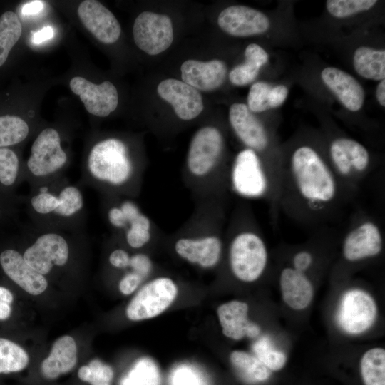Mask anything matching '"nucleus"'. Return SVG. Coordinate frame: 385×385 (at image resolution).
Masks as SVG:
<instances>
[{"label":"nucleus","instance_id":"35","mask_svg":"<svg viewBox=\"0 0 385 385\" xmlns=\"http://www.w3.org/2000/svg\"><path fill=\"white\" fill-rule=\"evenodd\" d=\"M253 354L271 371L281 370L287 363L286 354L272 344L270 337L264 335L258 338L252 345Z\"/></svg>","mask_w":385,"mask_h":385},{"label":"nucleus","instance_id":"7","mask_svg":"<svg viewBox=\"0 0 385 385\" xmlns=\"http://www.w3.org/2000/svg\"><path fill=\"white\" fill-rule=\"evenodd\" d=\"M229 247V264L232 273L240 281H257L268 262V251L262 237L251 229L235 232Z\"/></svg>","mask_w":385,"mask_h":385},{"label":"nucleus","instance_id":"13","mask_svg":"<svg viewBox=\"0 0 385 385\" xmlns=\"http://www.w3.org/2000/svg\"><path fill=\"white\" fill-rule=\"evenodd\" d=\"M69 85L71 90L79 96L87 111L93 115L108 116L118 106V91L110 81L95 84L85 78L76 76Z\"/></svg>","mask_w":385,"mask_h":385},{"label":"nucleus","instance_id":"33","mask_svg":"<svg viewBox=\"0 0 385 385\" xmlns=\"http://www.w3.org/2000/svg\"><path fill=\"white\" fill-rule=\"evenodd\" d=\"M28 123L16 115L0 116V148H11L22 143L29 135Z\"/></svg>","mask_w":385,"mask_h":385},{"label":"nucleus","instance_id":"31","mask_svg":"<svg viewBox=\"0 0 385 385\" xmlns=\"http://www.w3.org/2000/svg\"><path fill=\"white\" fill-rule=\"evenodd\" d=\"M22 26L18 16L8 11L0 16V66L6 61L8 56L19 41Z\"/></svg>","mask_w":385,"mask_h":385},{"label":"nucleus","instance_id":"3","mask_svg":"<svg viewBox=\"0 0 385 385\" xmlns=\"http://www.w3.org/2000/svg\"><path fill=\"white\" fill-rule=\"evenodd\" d=\"M138 178L128 145L119 138H108L89 150L80 183L118 196L133 193Z\"/></svg>","mask_w":385,"mask_h":385},{"label":"nucleus","instance_id":"6","mask_svg":"<svg viewBox=\"0 0 385 385\" xmlns=\"http://www.w3.org/2000/svg\"><path fill=\"white\" fill-rule=\"evenodd\" d=\"M103 202V213L108 226L114 233L122 235L133 249H140L152 237V224L133 200L110 196Z\"/></svg>","mask_w":385,"mask_h":385},{"label":"nucleus","instance_id":"16","mask_svg":"<svg viewBox=\"0 0 385 385\" xmlns=\"http://www.w3.org/2000/svg\"><path fill=\"white\" fill-rule=\"evenodd\" d=\"M77 12L83 26L101 42L111 44L119 38L121 28L118 21L101 2L85 0Z\"/></svg>","mask_w":385,"mask_h":385},{"label":"nucleus","instance_id":"28","mask_svg":"<svg viewBox=\"0 0 385 385\" xmlns=\"http://www.w3.org/2000/svg\"><path fill=\"white\" fill-rule=\"evenodd\" d=\"M353 63L356 71L362 77L375 81L384 79V50L359 47L354 53Z\"/></svg>","mask_w":385,"mask_h":385},{"label":"nucleus","instance_id":"48","mask_svg":"<svg viewBox=\"0 0 385 385\" xmlns=\"http://www.w3.org/2000/svg\"><path fill=\"white\" fill-rule=\"evenodd\" d=\"M378 102L383 107L385 106V81L384 79L378 84L376 91Z\"/></svg>","mask_w":385,"mask_h":385},{"label":"nucleus","instance_id":"15","mask_svg":"<svg viewBox=\"0 0 385 385\" xmlns=\"http://www.w3.org/2000/svg\"><path fill=\"white\" fill-rule=\"evenodd\" d=\"M157 91L173 106L178 117L183 120L195 118L204 108L200 92L183 81L174 78L163 80L158 84Z\"/></svg>","mask_w":385,"mask_h":385},{"label":"nucleus","instance_id":"21","mask_svg":"<svg viewBox=\"0 0 385 385\" xmlns=\"http://www.w3.org/2000/svg\"><path fill=\"white\" fill-rule=\"evenodd\" d=\"M180 71L183 82L197 91H211L223 83L227 67L220 60L201 61L190 59L182 63Z\"/></svg>","mask_w":385,"mask_h":385},{"label":"nucleus","instance_id":"47","mask_svg":"<svg viewBox=\"0 0 385 385\" xmlns=\"http://www.w3.org/2000/svg\"><path fill=\"white\" fill-rule=\"evenodd\" d=\"M44 7V2L40 0L31 1L24 5L21 14L24 16L36 15L41 12Z\"/></svg>","mask_w":385,"mask_h":385},{"label":"nucleus","instance_id":"1","mask_svg":"<svg viewBox=\"0 0 385 385\" xmlns=\"http://www.w3.org/2000/svg\"><path fill=\"white\" fill-rule=\"evenodd\" d=\"M299 210L319 216L334 207L341 195V183L319 154L302 145L292 153L287 174H282L280 190Z\"/></svg>","mask_w":385,"mask_h":385},{"label":"nucleus","instance_id":"42","mask_svg":"<svg viewBox=\"0 0 385 385\" xmlns=\"http://www.w3.org/2000/svg\"><path fill=\"white\" fill-rule=\"evenodd\" d=\"M144 279L133 271L125 273L119 282L118 287L125 295L132 294L139 287Z\"/></svg>","mask_w":385,"mask_h":385},{"label":"nucleus","instance_id":"5","mask_svg":"<svg viewBox=\"0 0 385 385\" xmlns=\"http://www.w3.org/2000/svg\"><path fill=\"white\" fill-rule=\"evenodd\" d=\"M230 183L234 192L247 199L274 195L280 190L279 183L268 173L257 153L249 148L240 151L235 157Z\"/></svg>","mask_w":385,"mask_h":385},{"label":"nucleus","instance_id":"27","mask_svg":"<svg viewBox=\"0 0 385 385\" xmlns=\"http://www.w3.org/2000/svg\"><path fill=\"white\" fill-rule=\"evenodd\" d=\"M230 361L238 376L248 384L265 382L271 376V371L259 359L245 351H232Z\"/></svg>","mask_w":385,"mask_h":385},{"label":"nucleus","instance_id":"29","mask_svg":"<svg viewBox=\"0 0 385 385\" xmlns=\"http://www.w3.org/2000/svg\"><path fill=\"white\" fill-rule=\"evenodd\" d=\"M359 369L364 385H385V349L374 347L366 351Z\"/></svg>","mask_w":385,"mask_h":385},{"label":"nucleus","instance_id":"49","mask_svg":"<svg viewBox=\"0 0 385 385\" xmlns=\"http://www.w3.org/2000/svg\"><path fill=\"white\" fill-rule=\"evenodd\" d=\"M11 313V308L10 304L0 299V320L8 319L10 317Z\"/></svg>","mask_w":385,"mask_h":385},{"label":"nucleus","instance_id":"41","mask_svg":"<svg viewBox=\"0 0 385 385\" xmlns=\"http://www.w3.org/2000/svg\"><path fill=\"white\" fill-rule=\"evenodd\" d=\"M129 267L145 279L153 269V263L147 255L137 253L130 256Z\"/></svg>","mask_w":385,"mask_h":385},{"label":"nucleus","instance_id":"45","mask_svg":"<svg viewBox=\"0 0 385 385\" xmlns=\"http://www.w3.org/2000/svg\"><path fill=\"white\" fill-rule=\"evenodd\" d=\"M288 94V89L284 85H278L272 88L270 98L272 108L281 106Z\"/></svg>","mask_w":385,"mask_h":385},{"label":"nucleus","instance_id":"11","mask_svg":"<svg viewBox=\"0 0 385 385\" xmlns=\"http://www.w3.org/2000/svg\"><path fill=\"white\" fill-rule=\"evenodd\" d=\"M133 34L136 46L149 55H158L168 49L174 38L170 17L150 11H143L136 17Z\"/></svg>","mask_w":385,"mask_h":385},{"label":"nucleus","instance_id":"10","mask_svg":"<svg viewBox=\"0 0 385 385\" xmlns=\"http://www.w3.org/2000/svg\"><path fill=\"white\" fill-rule=\"evenodd\" d=\"M224 146L220 131L212 126L199 129L192 136L187 155V168L197 179L211 175L219 163Z\"/></svg>","mask_w":385,"mask_h":385},{"label":"nucleus","instance_id":"24","mask_svg":"<svg viewBox=\"0 0 385 385\" xmlns=\"http://www.w3.org/2000/svg\"><path fill=\"white\" fill-rule=\"evenodd\" d=\"M77 363V346L73 337L64 335L53 344L49 356L41 365V373L46 379H55L71 371Z\"/></svg>","mask_w":385,"mask_h":385},{"label":"nucleus","instance_id":"44","mask_svg":"<svg viewBox=\"0 0 385 385\" xmlns=\"http://www.w3.org/2000/svg\"><path fill=\"white\" fill-rule=\"evenodd\" d=\"M130 256L123 248H116L111 251L108 256L109 263L117 269H126L130 266Z\"/></svg>","mask_w":385,"mask_h":385},{"label":"nucleus","instance_id":"32","mask_svg":"<svg viewBox=\"0 0 385 385\" xmlns=\"http://www.w3.org/2000/svg\"><path fill=\"white\" fill-rule=\"evenodd\" d=\"M335 140L344 153L354 180L359 179L365 175L370 164L368 150L361 143L351 138H339Z\"/></svg>","mask_w":385,"mask_h":385},{"label":"nucleus","instance_id":"22","mask_svg":"<svg viewBox=\"0 0 385 385\" xmlns=\"http://www.w3.org/2000/svg\"><path fill=\"white\" fill-rule=\"evenodd\" d=\"M321 78L347 109L351 111L361 109L364 101V91L352 76L339 68L327 67L322 71Z\"/></svg>","mask_w":385,"mask_h":385},{"label":"nucleus","instance_id":"18","mask_svg":"<svg viewBox=\"0 0 385 385\" xmlns=\"http://www.w3.org/2000/svg\"><path fill=\"white\" fill-rule=\"evenodd\" d=\"M175 252L190 263L203 268L215 266L222 252V241L217 235L183 237L175 242Z\"/></svg>","mask_w":385,"mask_h":385},{"label":"nucleus","instance_id":"17","mask_svg":"<svg viewBox=\"0 0 385 385\" xmlns=\"http://www.w3.org/2000/svg\"><path fill=\"white\" fill-rule=\"evenodd\" d=\"M0 266L11 281L30 294H41L48 287L46 277L33 269L16 249L7 247L1 250Z\"/></svg>","mask_w":385,"mask_h":385},{"label":"nucleus","instance_id":"14","mask_svg":"<svg viewBox=\"0 0 385 385\" xmlns=\"http://www.w3.org/2000/svg\"><path fill=\"white\" fill-rule=\"evenodd\" d=\"M217 24L234 36H249L265 33L270 27L267 16L261 11L241 5L225 8L218 16Z\"/></svg>","mask_w":385,"mask_h":385},{"label":"nucleus","instance_id":"34","mask_svg":"<svg viewBox=\"0 0 385 385\" xmlns=\"http://www.w3.org/2000/svg\"><path fill=\"white\" fill-rule=\"evenodd\" d=\"M29 361L27 352L15 342L0 338V374L18 372Z\"/></svg>","mask_w":385,"mask_h":385},{"label":"nucleus","instance_id":"2","mask_svg":"<svg viewBox=\"0 0 385 385\" xmlns=\"http://www.w3.org/2000/svg\"><path fill=\"white\" fill-rule=\"evenodd\" d=\"M29 188L24 206L30 225L41 230L86 232L83 192L65 175Z\"/></svg>","mask_w":385,"mask_h":385},{"label":"nucleus","instance_id":"46","mask_svg":"<svg viewBox=\"0 0 385 385\" xmlns=\"http://www.w3.org/2000/svg\"><path fill=\"white\" fill-rule=\"evenodd\" d=\"M54 36V31L51 26H46L41 30L36 31L32 35L31 41L34 44H39L49 40Z\"/></svg>","mask_w":385,"mask_h":385},{"label":"nucleus","instance_id":"39","mask_svg":"<svg viewBox=\"0 0 385 385\" xmlns=\"http://www.w3.org/2000/svg\"><path fill=\"white\" fill-rule=\"evenodd\" d=\"M272 86L262 81L251 86L248 96V108L253 112H262L272 108L270 93Z\"/></svg>","mask_w":385,"mask_h":385},{"label":"nucleus","instance_id":"37","mask_svg":"<svg viewBox=\"0 0 385 385\" xmlns=\"http://www.w3.org/2000/svg\"><path fill=\"white\" fill-rule=\"evenodd\" d=\"M169 385H210L209 381L197 367L190 364L175 366L169 375Z\"/></svg>","mask_w":385,"mask_h":385},{"label":"nucleus","instance_id":"40","mask_svg":"<svg viewBox=\"0 0 385 385\" xmlns=\"http://www.w3.org/2000/svg\"><path fill=\"white\" fill-rule=\"evenodd\" d=\"M24 202V195H0V224L15 220Z\"/></svg>","mask_w":385,"mask_h":385},{"label":"nucleus","instance_id":"23","mask_svg":"<svg viewBox=\"0 0 385 385\" xmlns=\"http://www.w3.org/2000/svg\"><path fill=\"white\" fill-rule=\"evenodd\" d=\"M279 287L284 303L294 310H303L312 302L314 287L305 273L284 268L279 276Z\"/></svg>","mask_w":385,"mask_h":385},{"label":"nucleus","instance_id":"26","mask_svg":"<svg viewBox=\"0 0 385 385\" xmlns=\"http://www.w3.org/2000/svg\"><path fill=\"white\" fill-rule=\"evenodd\" d=\"M245 61L235 66L230 73V82L239 86L247 85L255 80L260 68L268 61L267 53L256 43L249 44L245 51Z\"/></svg>","mask_w":385,"mask_h":385},{"label":"nucleus","instance_id":"19","mask_svg":"<svg viewBox=\"0 0 385 385\" xmlns=\"http://www.w3.org/2000/svg\"><path fill=\"white\" fill-rule=\"evenodd\" d=\"M248 311V304L240 300L230 301L219 306L217 314L222 334L233 340L258 337L261 328L249 319Z\"/></svg>","mask_w":385,"mask_h":385},{"label":"nucleus","instance_id":"12","mask_svg":"<svg viewBox=\"0 0 385 385\" xmlns=\"http://www.w3.org/2000/svg\"><path fill=\"white\" fill-rule=\"evenodd\" d=\"M382 249L383 236L379 226L373 220H364L346 232L342 253L346 261L354 262L374 257Z\"/></svg>","mask_w":385,"mask_h":385},{"label":"nucleus","instance_id":"4","mask_svg":"<svg viewBox=\"0 0 385 385\" xmlns=\"http://www.w3.org/2000/svg\"><path fill=\"white\" fill-rule=\"evenodd\" d=\"M68 163L60 133L53 128H44L33 142L24 164V181L31 187L64 175Z\"/></svg>","mask_w":385,"mask_h":385},{"label":"nucleus","instance_id":"43","mask_svg":"<svg viewBox=\"0 0 385 385\" xmlns=\"http://www.w3.org/2000/svg\"><path fill=\"white\" fill-rule=\"evenodd\" d=\"M314 262V256L307 250L297 251L292 257V267L298 272L305 273L312 267Z\"/></svg>","mask_w":385,"mask_h":385},{"label":"nucleus","instance_id":"9","mask_svg":"<svg viewBox=\"0 0 385 385\" xmlns=\"http://www.w3.org/2000/svg\"><path fill=\"white\" fill-rule=\"evenodd\" d=\"M178 294V287L170 277L155 278L136 293L126 308V316L132 321L157 317L168 309Z\"/></svg>","mask_w":385,"mask_h":385},{"label":"nucleus","instance_id":"30","mask_svg":"<svg viewBox=\"0 0 385 385\" xmlns=\"http://www.w3.org/2000/svg\"><path fill=\"white\" fill-rule=\"evenodd\" d=\"M161 375L157 364L150 357L137 359L122 376L119 385H160Z\"/></svg>","mask_w":385,"mask_h":385},{"label":"nucleus","instance_id":"25","mask_svg":"<svg viewBox=\"0 0 385 385\" xmlns=\"http://www.w3.org/2000/svg\"><path fill=\"white\" fill-rule=\"evenodd\" d=\"M24 182V164L11 148H0V195L12 196Z\"/></svg>","mask_w":385,"mask_h":385},{"label":"nucleus","instance_id":"8","mask_svg":"<svg viewBox=\"0 0 385 385\" xmlns=\"http://www.w3.org/2000/svg\"><path fill=\"white\" fill-rule=\"evenodd\" d=\"M378 307L374 297L360 288H351L342 295L336 311L337 326L346 334L358 335L376 322Z\"/></svg>","mask_w":385,"mask_h":385},{"label":"nucleus","instance_id":"38","mask_svg":"<svg viewBox=\"0 0 385 385\" xmlns=\"http://www.w3.org/2000/svg\"><path fill=\"white\" fill-rule=\"evenodd\" d=\"M376 0H328L326 2L329 13L337 18H344L370 9Z\"/></svg>","mask_w":385,"mask_h":385},{"label":"nucleus","instance_id":"36","mask_svg":"<svg viewBox=\"0 0 385 385\" xmlns=\"http://www.w3.org/2000/svg\"><path fill=\"white\" fill-rule=\"evenodd\" d=\"M78 376L81 381L91 385H111L113 370L110 365L94 359L88 365L83 366L78 369Z\"/></svg>","mask_w":385,"mask_h":385},{"label":"nucleus","instance_id":"20","mask_svg":"<svg viewBox=\"0 0 385 385\" xmlns=\"http://www.w3.org/2000/svg\"><path fill=\"white\" fill-rule=\"evenodd\" d=\"M229 118L235 133L247 148L257 153L267 148L269 137L265 127L245 104H232Z\"/></svg>","mask_w":385,"mask_h":385},{"label":"nucleus","instance_id":"50","mask_svg":"<svg viewBox=\"0 0 385 385\" xmlns=\"http://www.w3.org/2000/svg\"><path fill=\"white\" fill-rule=\"evenodd\" d=\"M13 294L9 289L0 287V299L1 301L10 304L13 302Z\"/></svg>","mask_w":385,"mask_h":385}]
</instances>
